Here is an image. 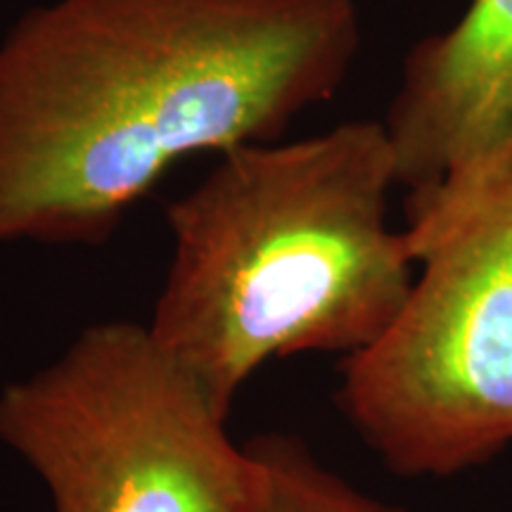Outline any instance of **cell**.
<instances>
[{
  "label": "cell",
  "mask_w": 512,
  "mask_h": 512,
  "mask_svg": "<svg viewBox=\"0 0 512 512\" xmlns=\"http://www.w3.org/2000/svg\"><path fill=\"white\" fill-rule=\"evenodd\" d=\"M356 0H50L0 38V245H102L178 159L337 95Z\"/></svg>",
  "instance_id": "obj_1"
},
{
  "label": "cell",
  "mask_w": 512,
  "mask_h": 512,
  "mask_svg": "<svg viewBox=\"0 0 512 512\" xmlns=\"http://www.w3.org/2000/svg\"><path fill=\"white\" fill-rule=\"evenodd\" d=\"M399 185L382 121L290 143H247L166 209L174 252L150 330L223 413L273 358L358 354L413 287L389 226Z\"/></svg>",
  "instance_id": "obj_2"
},
{
  "label": "cell",
  "mask_w": 512,
  "mask_h": 512,
  "mask_svg": "<svg viewBox=\"0 0 512 512\" xmlns=\"http://www.w3.org/2000/svg\"><path fill=\"white\" fill-rule=\"evenodd\" d=\"M403 233L411 294L347 356L337 401L394 475L451 477L512 444V162L406 200Z\"/></svg>",
  "instance_id": "obj_3"
},
{
  "label": "cell",
  "mask_w": 512,
  "mask_h": 512,
  "mask_svg": "<svg viewBox=\"0 0 512 512\" xmlns=\"http://www.w3.org/2000/svg\"><path fill=\"white\" fill-rule=\"evenodd\" d=\"M202 382L136 320L86 325L0 389V444L53 512H254L268 467Z\"/></svg>",
  "instance_id": "obj_4"
},
{
  "label": "cell",
  "mask_w": 512,
  "mask_h": 512,
  "mask_svg": "<svg viewBox=\"0 0 512 512\" xmlns=\"http://www.w3.org/2000/svg\"><path fill=\"white\" fill-rule=\"evenodd\" d=\"M382 124L408 197L467 188L512 162V0H470L420 38Z\"/></svg>",
  "instance_id": "obj_5"
},
{
  "label": "cell",
  "mask_w": 512,
  "mask_h": 512,
  "mask_svg": "<svg viewBox=\"0 0 512 512\" xmlns=\"http://www.w3.org/2000/svg\"><path fill=\"white\" fill-rule=\"evenodd\" d=\"M268 467V491L254 512H408L356 489L292 434L249 439Z\"/></svg>",
  "instance_id": "obj_6"
}]
</instances>
